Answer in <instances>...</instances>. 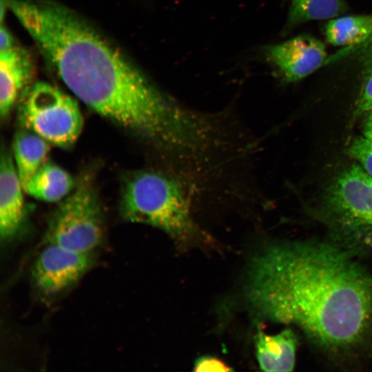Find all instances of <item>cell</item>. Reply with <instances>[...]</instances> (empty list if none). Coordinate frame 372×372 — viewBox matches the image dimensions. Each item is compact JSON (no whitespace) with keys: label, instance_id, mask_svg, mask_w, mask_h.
Wrapping results in <instances>:
<instances>
[{"label":"cell","instance_id":"7a4b0ae2","mask_svg":"<svg viewBox=\"0 0 372 372\" xmlns=\"http://www.w3.org/2000/svg\"><path fill=\"white\" fill-rule=\"evenodd\" d=\"M245 290L257 318L294 324L326 349L358 344L372 322V274L331 244L266 247L252 259Z\"/></svg>","mask_w":372,"mask_h":372},{"label":"cell","instance_id":"277c9868","mask_svg":"<svg viewBox=\"0 0 372 372\" xmlns=\"http://www.w3.org/2000/svg\"><path fill=\"white\" fill-rule=\"evenodd\" d=\"M104 215L96 189L83 176L51 214L45 232L47 244L92 253L104 235Z\"/></svg>","mask_w":372,"mask_h":372},{"label":"cell","instance_id":"8992f818","mask_svg":"<svg viewBox=\"0 0 372 372\" xmlns=\"http://www.w3.org/2000/svg\"><path fill=\"white\" fill-rule=\"evenodd\" d=\"M325 206L351 236L372 244V176L360 165H351L332 182Z\"/></svg>","mask_w":372,"mask_h":372},{"label":"cell","instance_id":"4fadbf2b","mask_svg":"<svg viewBox=\"0 0 372 372\" xmlns=\"http://www.w3.org/2000/svg\"><path fill=\"white\" fill-rule=\"evenodd\" d=\"M49 143L35 133L23 129L19 131L12 144L14 163L23 187L45 161Z\"/></svg>","mask_w":372,"mask_h":372},{"label":"cell","instance_id":"ac0fdd59","mask_svg":"<svg viewBox=\"0 0 372 372\" xmlns=\"http://www.w3.org/2000/svg\"><path fill=\"white\" fill-rule=\"evenodd\" d=\"M194 371H231L232 369L223 360L211 355H203L194 362Z\"/></svg>","mask_w":372,"mask_h":372},{"label":"cell","instance_id":"9a60e30c","mask_svg":"<svg viewBox=\"0 0 372 372\" xmlns=\"http://www.w3.org/2000/svg\"><path fill=\"white\" fill-rule=\"evenodd\" d=\"M344 0H291L287 27L314 20L331 19L344 12Z\"/></svg>","mask_w":372,"mask_h":372},{"label":"cell","instance_id":"44dd1931","mask_svg":"<svg viewBox=\"0 0 372 372\" xmlns=\"http://www.w3.org/2000/svg\"><path fill=\"white\" fill-rule=\"evenodd\" d=\"M364 137L372 143V112L366 116L363 128Z\"/></svg>","mask_w":372,"mask_h":372},{"label":"cell","instance_id":"3957f363","mask_svg":"<svg viewBox=\"0 0 372 372\" xmlns=\"http://www.w3.org/2000/svg\"><path fill=\"white\" fill-rule=\"evenodd\" d=\"M120 209L126 220L158 228L182 245L200 236L187 192L169 174L141 170L129 174L122 187Z\"/></svg>","mask_w":372,"mask_h":372},{"label":"cell","instance_id":"e0dca14e","mask_svg":"<svg viewBox=\"0 0 372 372\" xmlns=\"http://www.w3.org/2000/svg\"><path fill=\"white\" fill-rule=\"evenodd\" d=\"M338 59L354 55L363 63L367 77L372 73V33L363 42L350 47H344L336 54Z\"/></svg>","mask_w":372,"mask_h":372},{"label":"cell","instance_id":"7c38bea8","mask_svg":"<svg viewBox=\"0 0 372 372\" xmlns=\"http://www.w3.org/2000/svg\"><path fill=\"white\" fill-rule=\"evenodd\" d=\"M73 177L56 164L45 161L24 187L32 197L48 203L64 199L75 187Z\"/></svg>","mask_w":372,"mask_h":372},{"label":"cell","instance_id":"52a82bcc","mask_svg":"<svg viewBox=\"0 0 372 372\" xmlns=\"http://www.w3.org/2000/svg\"><path fill=\"white\" fill-rule=\"evenodd\" d=\"M93 262L92 253L47 244L33 264L31 278L41 295L54 296L75 284L90 270Z\"/></svg>","mask_w":372,"mask_h":372},{"label":"cell","instance_id":"30bf717a","mask_svg":"<svg viewBox=\"0 0 372 372\" xmlns=\"http://www.w3.org/2000/svg\"><path fill=\"white\" fill-rule=\"evenodd\" d=\"M0 52V115L3 120L30 86L34 68L31 54L23 48L14 46Z\"/></svg>","mask_w":372,"mask_h":372},{"label":"cell","instance_id":"2e32d148","mask_svg":"<svg viewBox=\"0 0 372 372\" xmlns=\"http://www.w3.org/2000/svg\"><path fill=\"white\" fill-rule=\"evenodd\" d=\"M348 155L372 176V143L364 136L355 138L347 149Z\"/></svg>","mask_w":372,"mask_h":372},{"label":"cell","instance_id":"5b68a950","mask_svg":"<svg viewBox=\"0 0 372 372\" xmlns=\"http://www.w3.org/2000/svg\"><path fill=\"white\" fill-rule=\"evenodd\" d=\"M18 118L23 129L63 148L76 142L83 124L76 101L45 82L34 83L25 91L20 99Z\"/></svg>","mask_w":372,"mask_h":372},{"label":"cell","instance_id":"6da1fadb","mask_svg":"<svg viewBox=\"0 0 372 372\" xmlns=\"http://www.w3.org/2000/svg\"><path fill=\"white\" fill-rule=\"evenodd\" d=\"M9 8L47 63L88 107L162 154L187 143L193 112L163 94L87 20L50 0H10Z\"/></svg>","mask_w":372,"mask_h":372},{"label":"cell","instance_id":"9c48e42d","mask_svg":"<svg viewBox=\"0 0 372 372\" xmlns=\"http://www.w3.org/2000/svg\"><path fill=\"white\" fill-rule=\"evenodd\" d=\"M23 191L12 155L3 147L0 161V236L5 242L14 239L24 225Z\"/></svg>","mask_w":372,"mask_h":372},{"label":"cell","instance_id":"7402d4cb","mask_svg":"<svg viewBox=\"0 0 372 372\" xmlns=\"http://www.w3.org/2000/svg\"><path fill=\"white\" fill-rule=\"evenodd\" d=\"M7 8H9V0H1L0 19H1V23L3 22L6 10Z\"/></svg>","mask_w":372,"mask_h":372},{"label":"cell","instance_id":"8fae6325","mask_svg":"<svg viewBox=\"0 0 372 372\" xmlns=\"http://www.w3.org/2000/svg\"><path fill=\"white\" fill-rule=\"evenodd\" d=\"M255 346L259 366L264 371H291L296 363L297 338L291 329L276 335L258 330Z\"/></svg>","mask_w":372,"mask_h":372},{"label":"cell","instance_id":"d6986e66","mask_svg":"<svg viewBox=\"0 0 372 372\" xmlns=\"http://www.w3.org/2000/svg\"><path fill=\"white\" fill-rule=\"evenodd\" d=\"M372 112V73L366 77L356 105L357 116Z\"/></svg>","mask_w":372,"mask_h":372},{"label":"cell","instance_id":"5bb4252c","mask_svg":"<svg viewBox=\"0 0 372 372\" xmlns=\"http://www.w3.org/2000/svg\"><path fill=\"white\" fill-rule=\"evenodd\" d=\"M372 33V14L335 17L325 28L327 41L335 46L350 47L365 41Z\"/></svg>","mask_w":372,"mask_h":372},{"label":"cell","instance_id":"ffe728a7","mask_svg":"<svg viewBox=\"0 0 372 372\" xmlns=\"http://www.w3.org/2000/svg\"><path fill=\"white\" fill-rule=\"evenodd\" d=\"M14 41L9 30L3 23L0 29V52L9 50L14 46Z\"/></svg>","mask_w":372,"mask_h":372},{"label":"cell","instance_id":"ba28073f","mask_svg":"<svg viewBox=\"0 0 372 372\" xmlns=\"http://www.w3.org/2000/svg\"><path fill=\"white\" fill-rule=\"evenodd\" d=\"M265 54L286 83L296 82L307 77L325 65L329 58L320 40L304 34L271 45Z\"/></svg>","mask_w":372,"mask_h":372}]
</instances>
